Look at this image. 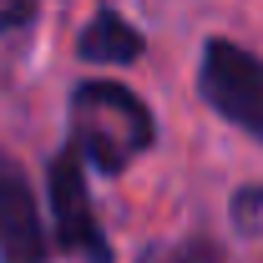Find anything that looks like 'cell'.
I'll list each match as a JSON object with an SVG mask.
<instances>
[{
  "label": "cell",
  "instance_id": "cell-1",
  "mask_svg": "<svg viewBox=\"0 0 263 263\" xmlns=\"http://www.w3.org/2000/svg\"><path fill=\"white\" fill-rule=\"evenodd\" d=\"M71 122H76V157L117 177L127 172L132 157H142L152 147V111L147 101L127 91L122 81H81L76 97H71Z\"/></svg>",
  "mask_w": 263,
  "mask_h": 263
},
{
  "label": "cell",
  "instance_id": "cell-2",
  "mask_svg": "<svg viewBox=\"0 0 263 263\" xmlns=\"http://www.w3.org/2000/svg\"><path fill=\"white\" fill-rule=\"evenodd\" d=\"M197 86L223 122L243 127L253 142H263V56L258 51L213 35L197 56Z\"/></svg>",
  "mask_w": 263,
  "mask_h": 263
},
{
  "label": "cell",
  "instance_id": "cell-3",
  "mask_svg": "<svg viewBox=\"0 0 263 263\" xmlns=\"http://www.w3.org/2000/svg\"><path fill=\"white\" fill-rule=\"evenodd\" d=\"M51 228H56V243L66 253H81L86 263H111V243L91 213L86 167L71 147L51 162Z\"/></svg>",
  "mask_w": 263,
  "mask_h": 263
},
{
  "label": "cell",
  "instance_id": "cell-4",
  "mask_svg": "<svg viewBox=\"0 0 263 263\" xmlns=\"http://www.w3.org/2000/svg\"><path fill=\"white\" fill-rule=\"evenodd\" d=\"M0 263H46V223L21 162L0 147Z\"/></svg>",
  "mask_w": 263,
  "mask_h": 263
},
{
  "label": "cell",
  "instance_id": "cell-5",
  "mask_svg": "<svg viewBox=\"0 0 263 263\" xmlns=\"http://www.w3.org/2000/svg\"><path fill=\"white\" fill-rule=\"evenodd\" d=\"M76 51H81L86 61H101V66H132L137 56H142V31H137V26H127L122 15L101 10L97 21L81 31Z\"/></svg>",
  "mask_w": 263,
  "mask_h": 263
},
{
  "label": "cell",
  "instance_id": "cell-6",
  "mask_svg": "<svg viewBox=\"0 0 263 263\" xmlns=\"http://www.w3.org/2000/svg\"><path fill=\"white\" fill-rule=\"evenodd\" d=\"M31 5L35 0H0V31H21L31 21Z\"/></svg>",
  "mask_w": 263,
  "mask_h": 263
}]
</instances>
